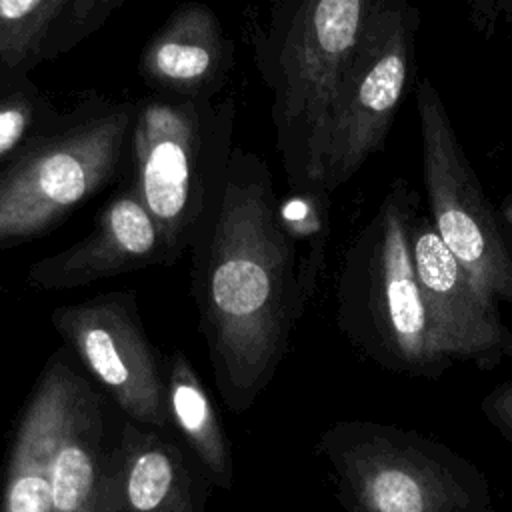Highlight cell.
Segmentation results:
<instances>
[{
  "label": "cell",
  "instance_id": "ffe728a7",
  "mask_svg": "<svg viewBox=\"0 0 512 512\" xmlns=\"http://www.w3.org/2000/svg\"><path fill=\"white\" fill-rule=\"evenodd\" d=\"M470 28L484 40L498 32H512V0H464Z\"/></svg>",
  "mask_w": 512,
  "mask_h": 512
},
{
  "label": "cell",
  "instance_id": "4fadbf2b",
  "mask_svg": "<svg viewBox=\"0 0 512 512\" xmlns=\"http://www.w3.org/2000/svg\"><path fill=\"white\" fill-rule=\"evenodd\" d=\"M232 68V44L216 12L202 2L180 4L148 38L138 76L154 94L218 98Z\"/></svg>",
  "mask_w": 512,
  "mask_h": 512
},
{
  "label": "cell",
  "instance_id": "52a82bcc",
  "mask_svg": "<svg viewBox=\"0 0 512 512\" xmlns=\"http://www.w3.org/2000/svg\"><path fill=\"white\" fill-rule=\"evenodd\" d=\"M420 12L410 0H370L330 120L324 190L344 186L386 140L412 86Z\"/></svg>",
  "mask_w": 512,
  "mask_h": 512
},
{
  "label": "cell",
  "instance_id": "9a60e30c",
  "mask_svg": "<svg viewBox=\"0 0 512 512\" xmlns=\"http://www.w3.org/2000/svg\"><path fill=\"white\" fill-rule=\"evenodd\" d=\"M206 480L190 450L126 418L120 512H204Z\"/></svg>",
  "mask_w": 512,
  "mask_h": 512
},
{
  "label": "cell",
  "instance_id": "6da1fadb",
  "mask_svg": "<svg viewBox=\"0 0 512 512\" xmlns=\"http://www.w3.org/2000/svg\"><path fill=\"white\" fill-rule=\"evenodd\" d=\"M192 294L218 390L236 412L272 378L306 304L268 162L234 146L210 224L190 252Z\"/></svg>",
  "mask_w": 512,
  "mask_h": 512
},
{
  "label": "cell",
  "instance_id": "7c38bea8",
  "mask_svg": "<svg viewBox=\"0 0 512 512\" xmlns=\"http://www.w3.org/2000/svg\"><path fill=\"white\" fill-rule=\"evenodd\" d=\"M156 264L164 266L160 230L126 182L98 210L92 232L36 260L26 272V284L36 290H70Z\"/></svg>",
  "mask_w": 512,
  "mask_h": 512
},
{
  "label": "cell",
  "instance_id": "ba28073f",
  "mask_svg": "<svg viewBox=\"0 0 512 512\" xmlns=\"http://www.w3.org/2000/svg\"><path fill=\"white\" fill-rule=\"evenodd\" d=\"M430 222L452 256L512 310V246L428 76L414 84Z\"/></svg>",
  "mask_w": 512,
  "mask_h": 512
},
{
  "label": "cell",
  "instance_id": "ac0fdd59",
  "mask_svg": "<svg viewBox=\"0 0 512 512\" xmlns=\"http://www.w3.org/2000/svg\"><path fill=\"white\" fill-rule=\"evenodd\" d=\"M328 198L330 194L326 190L296 188H288L284 196H278V220L296 254L298 286L304 304L310 302L324 264Z\"/></svg>",
  "mask_w": 512,
  "mask_h": 512
},
{
  "label": "cell",
  "instance_id": "7402d4cb",
  "mask_svg": "<svg viewBox=\"0 0 512 512\" xmlns=\"http://www.w3.org/2000/svg\"><path fill=\"white\" fill-rule=\"evenodd\" d=\"M500 220L504 224V230L512 242V192L504 196L502 206H500Z\"/></svg>",
  "mask_w": 512,
  "mask_h": 512
},
{
  "label": "cell",
  "instance_id": "d6986e66",
  "mask_svg": "<svg viewBox=\"0 0 512 512\" xmlns=\"http://www.w3.org/2000/svg\"><path fill=\"white\" fill-rule=\"evenodd\" d=\"M72 0H0V72H26Z\"/></svg>",
  "mask_w": 512,
  "mask_h": 512
},
{
  "label": "cell",
  "instance_id": "3957f363",
  "mask_svg": "<svg viewBox=\"0 0 512 512\" xmlns=\"http://www.w3.org/2000/svg\"><path fill=\"white\" fill-rule=\"evenodd\" d=\"M232 96L136 100L130 134V184L154 218L164 266L190 254L220 202L234 150Z\"/></svg>",
  "mask_w": 512,
  "mask_h": 512
},
{
  "label": "cell",
  "instance_id": "30bf717a",
  "mask_svg": "<svg viewBox=\"0 0 512 512\" xmlns=\"http://www.w3.org/2000/svg\"><path fill=\"white\" fill-rule=\"evenodd\" d=\"M124 422L68 358L52 448L54 512H120Z\"/></svg>",
  "mask_w": 512,
  "mask_h": 512
},
{
  "label": "cell",
  "instance_id": "8992f818",
  "mask_svg": "<svg viewBox=\"0 0 512 512\" xmlns=\"http://www.w3.org/2000/svg\"><path fill=\"white\" fill-rule=\"evenodd\" d=\"M316 450L348 512H494L480 468L420 432L340 420Z\"/></svg>",
  "mask_w": 512,
  "mask_h": 512
},
{
  "label": "cell",
  "instance_id": "2e32d148",
  "mask_svg": "<svg viewBox=\"0 0 512 512\" xmlns=\"http://www.w3.org/2000/svg\"><path fill=\"white\" fill-rule=\"evenodd\" d=\"M170 418L204 474L222 490L232 488V454L218 412L198 380L188 356L176 350L166 370Z\"/></svg>",
  "mask_w": 512,
  "mask_h": 512
},
{
  "label": "cell",
  "instance_id": "e0dca14e",
  "mask_svg": "<svg viewBox=\"0 0 512 512\" xmlns=\"http://www.w3.org/2000/svg\"><path fill=\"white\" fill-rule=\"evenodd\" d=\"M62 110L26 72H0V170L50 134Z\"/></svg>",
  "mask_w": 512,
  "mask_h": 512
},
{
  "label": "cell",
  "instance_id": "7a4b0ae2",
  "mask_svg": "<svg viewBox=\"0 0 512 512\" xmlns=\"http://www.w3.org/2000/svg\"><path fill=\"white\" fill-rule=\"evenodd\" d=\"M368 10L370 0H272L254 34L288 188L324 190L334 98Z\"/></svg>",
  "mask_w": 512,
  "mask_h": 512
},
{
  "label": "cell",
  "instance_id": "277c9868",
  "mask_svg": "<svg viewBox=\"0 0 512 512\" xmlns=\"http://www.w3.org/2000/svg\"><path fill=\"white\" fill-rule=\"evenodd\" d=\"M418 208L410 182L394 178L344 252L336 318L350 342L382 368L430 378L450 360L436 348L416 278L410 224Z\"/></svg>",
  "mask_w": 512,
  "mask_h": 512
},
{
  "label": "cell",
  "instance_id": "8fae6325",
  "mask_svg": "<svg viewBox=\"0 0 512 512\" xmlns=\"http://www.w3.org/2000/svg\"><path fill=\"white\" fill-rule=\"evenodd\" d=\"M410 248L438 352L482 368L512 358V330L500 302L452 256L420 208L410 224Z\"/></svg>",
  "mask_w": 512,
  "mask_h": 512
},
{
  "label": "cell",
  "instance_id": "44dd1931",
  "mask_svg": "<svg viewBox=\"0 0 512 512\" xmlns=\"http://www.w3.org/2000/svg\"><path fill=\"white\" fill-rule=\"evenodd\" d=\"M486 420L512 442V378L492 388L480 404Z\"/></svg>",
  "mask_w": 512,
  "mask_h": 512
},
{
  "label": "cell",
  "instance_id": "9c48e42d",
  "mask_svg": "<svg viewBox=\"0 0 512 512\" xmlns=\"http://www.w3.org/2000/svg\"><path fill=\"white\" fill-rule=\"evenodd\" d=\"M50 320L128 420L160 432L170 428L166 374L144 332L134 292H108L58 306Z\"/></svg>",
  "mask_w": 512,
  "mask_h": 512
},
{
  "label": "cell",
  "instance_id": "5bb4252c",
  "mask_svg": "<svg viewBox=\"0 0 512 512\" xmlns=\"http://www.w3.org/2000/svg\"><path fill=\"white\" fill-rule=\"evenodd\" d=\"M70 358L60 348L44 366L22 410L2 468L0 512H54L52 448Z\"/></svg>",
  "mask_w": 512,
  "mask_h": 512
},
{
  "label": "cell",
  "instance_id": "5b68a950",
  "mask_svg": "<svg viewBox=\"0 0 512 512\" xmlns=\"http://www.w3.org/2000/svg\"><path fill=\"white\" fill-rule=\"evenodd\" d=\"M136 102L90 96L0 170V250L46 236L128 170Z\"/></svg>",
  "mask_w": 512,
  "mask_h": 512
}]
</instances>
